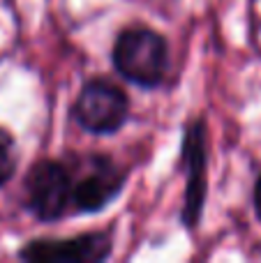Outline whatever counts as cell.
<instances>
[{
	"label": "cell",
	"instance_id": "1",
	"mask_svg": "<svg viewBox=\"0 0 261 263\" xmlns=\"http://www.w3.org/2000/svg\"><path fill=\"white\" fill-rule=\"evenodd\" d=\"M114 65L127 81L137 86H160L169 67L164 37L151 28H127L116 40Z\"/></svg>",
	"mask_w": 261,
	"mask_h": 263
},
{
	"label": "cell",
	"instance_id": "2",
	"mask_svg": "<svg viewBox=\"0 0 261 263\" xmlns=\"http://www.w3.org/2000/svg\"><path fill=\"white\" fill-rule=\"evenodd\" d=\"M74 196L67 166L55 159H40L26 176V205L37 219L53 222L63 217Z\"/></svg>",
	"mask_w": 261,
	"mask_h": 263
},
{
	"label": "cell",
	"instance_id": "3",
	"mask_svg": "<svg viewBox=\"0 0 261 263\" xmlns=\"http://www.w3.org/2000/svg\"><path fill=\"white\" fill-rule=\"evenodd\" d=\"M72 116L86 132L114 134L125 125L129 116V102L118 86L104 79H92L79 92L72 106Z\"/></svg>",
	"mask_w": 261,
	"mask_h": 263
},
{
	"label": "cell",
	"instance_id": "4",
	"mask_svg": "<svg viewBox=\"0 0 261 263\" xmlns=\"http://www.w3.org/2000/svg\"><path fill=\"white\" fill-rule=\"evenodd\" d=\"M111 252V233L95 231L65 240H30L18 259L35 263H97L104 261Z\"/></svg>",
	"mask_w": 261,
	"mask_h": 263
},
{
	"label": "cell",
	"instance_id": "5",
	"mask_svg": "<svg viewBox=\"0 0 261 263\" xmlns=\"http://www.w3.org/2000/svg\"><path fill=\"white\" fill-rule=\"evenodd\" d=\"M206 120L197 118L188 125L183 139V162L188 166V192H185L183 222L194 229L201 217V205L206 201Z\"/></svg>",
	"mask_w": 261,
	"mask_h": 263
},
{
	"label": "cell",
	"instance_id": "6",
	"mask_svg": "<svg viewBox=\"0 0 261 263\" xmlns=\"http://www.w3.org/2000/svg\"><path fill=\"white\" fill-rule=\"evenodd\" d=\"M125 185V171L104 155L90 157V168L74 185L72 203L79 213H100L120 194Z\"/></svg>",
	"mask_w": 261,
	"mask_h": 263
},
{
	"label": "cell",
	"instance_id": "7",
	"mask_svg": "<svg viewBox=\"0 0 261 263\" xmlns=\"http://www.w3.org/2000/svg\"><path fill=\"white\" fill-rule=\"evenodd\" d=\"M16 164H18L16 143H14L12 134L7 129L0 127V187L12 180L14 171H16Z\"/></svg>",
	"mask_w": 261,
	"mask_h": 263
},
{
	"label": "cell",
	"instance_id": "8",
	"mask_svg": "<svg viewBox=\"0 0 261 263\" xmlns=\"http://www.w3.org/2000/svg\"><path fill=\"white\" fill-rule=\"evenodd\" d=\"M254 210H257V215L261 219V176H259L257 185H254Z\"/></svg>",
	"mask_w": 261,
	"mask_h": 263
}]
</instances>
